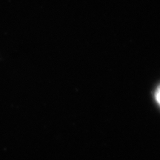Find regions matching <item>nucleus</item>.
Wrapping results in <instances>:
<instances>
[{"mask_svg":"<svg viewBox=\"0 0 160 160\" xmlns=\"http://www.w3.org/2000/svg\"><path fill=\"white\" fill-rule=\"evenodd\" d=\"M155 99L157 100V103L160 105V85L155 92Z\"/></svg>","mask_w":160,"mask_h":160,"instance_id":"f257e3e1","label":"nucleus"}]
</instances>
